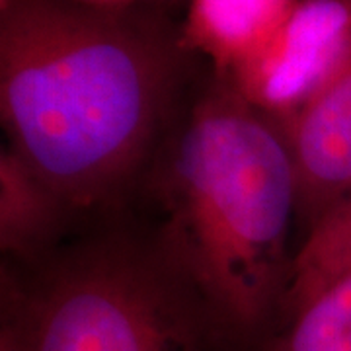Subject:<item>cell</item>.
Returning <instances> with one entry per match:
<instances>
[{
	"instance_id": "cell-2",
	"label": "cell",
	"mask_w": 351,
	"mask_h": 351,
	"mask_svg": "<svg viewBox=\"0 0 351 351\" xmlns=\"http://www.w3.org/2000/svg\"><path fill=\"white\" fill-rule=\"evenodd\" d=\"M158 158L164 254L221 338H262L287 299L289 230L299 209L283 127L215 75Z\"/></svg>"
},
{
	"instance_id": "cell-7",
	"label": "cell",
	"mask_w": 351,
	"mask_h": 351,
	"mask_svg": "<svg viewBox=\"0 0 351 351\" xmlns=\"http://www.w3.org/2000/svg\"><path fill=\"white\" fill-rule=\"evenodd\" d=\"M75 217L61 195L8 145L0 152V248L22 260L47 252Z\"/></svg>"
},
{
	"instance_id": "cell-1",
	"label": "cell",
	"mask_w": 351,
	"mask_h": 351,
	"mask_svg": "<svg viewBox=\"0 0 351 351\" xmlns=\"http://www.w3.org/2000/svg\"><path fill=\"white\" fill-rule=\"evenodd\" d=\"M182 29L137 6L0 0V117L8 147L73 215L115 207L178 123Z\"/></svg>"
},
{
	"instance_id": "cell-6",
	"label": "cell",
	"mask_w": 351,
	"mask_h": 351,
	"mask_svg": "<svg viewBox=\"0 0 351 351\" xmlns=\"http://www.w3.org/2000/svg\"><path fill=\"white\" fill-rule=\"evenodd\" d=\"M299 0H189L182 39L207 59L215 75L228 76L250 59L285 22Z\"/></svg>"
},
{
	"instance_id": "cell-8",
	"label": "cell",
	"mask_w": 351,
	"mask_h": 351,
	"mask_svg": "<svg viewBox=\"0 0 351 351\" xmlns=\"http://www.w3.org/2000/svg\"><path fill=\"white\" fill-rule=\"evenodd\" d=\"M265 351H351V271L293 306Z\"/></svg>"
},
{
	"instance_id": "cell-4",
	"label": "cell",
	"mask_w": 351,
	"mask_h": 351,
	"mask_svg": "<svg viewBox=\"0 0 351 351\" xmlns=\"http://www.w3.org/2000/svg\"><path fill=\"white\" fill-rule=\"evenodd\" d=\"M350 57L351 0H299L276 34L223 78L258 112L285 125Z\"/></svg>"
},
{
	"instance_id": "cell-10",
	"label": "cell",
	"mask_w": 351,
	"mask_h": 351,
	"mask_svg": "<svg viewBox=\"0 0 351 351\" xmlns=\"http://www.w3.org/2000/svg\"><path fill=\"white\" fill-rule=\"evenodd\" d=\"M0 351H25L24 341L20 338L18 330L12 322L2 316V328H0Z\"/></svg>"
},
{
	"instance_id": "cell-3",
	"label": "cell",
	"mask_w": 351,
	"mask_h": 351,
	"mask_svg": "<svg viewBox=\"0 0 351 351\" xmlns=\"http://www.w3.org/2000/svg\"><path fill=\"white\" fill-rule=\"evenodd\" d=\"M4 316L25 351H209L221 339L162 246L117 234L61 256Z\"/></svg>"
},
{
	"instance_id": "cell-9",
	"label": "cell",
	"mask_w": 351,
	"mask_h": 351,
	"mask_svg": "<svg viewBox=\"0 0 351 351\" xmlns=\"http://www.w3.org/2000/svg\"><path fill=\"white\" fill-rule=\"evenodd\" d=\"M351 271V195L322 215L293 258L287 301L293 306Z\"/></svg>"
},
{
	"instance_id": "cell-11",
	"label": "cell",
	"mask_w": 351,
	"mask_h": 351,
	"mask_svg": "<svg viewBox=\"0 0 351 351\" xmlns=\"http://www.w3.org/2000/svg\"><path fill=\"white\" fill-rule=\"evenodd\" d=\"M76 2H86V4H96V6H137L147 0H76Z\"/></svg>"
},
{
	"instance_id": "cell-5",
	"label": "cell",
	"mask_w": 351,
	"mask_h": 351,
	"mask_svg": "<svg viewBox=\"0 0 351 351\" xmlns=\"http://www.w3.org/2000/svg\"><path fill=\"white\" fill-rule=\"evenodd\" d=\"M283 127L299 188L297 217L308 228L351 195V57Z\"/></svg>"
}]
</instances>
